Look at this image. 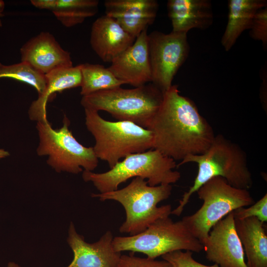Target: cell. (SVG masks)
Here are the masks:
<instances>
[{
    "label": "cell",
    "instance_id": "7402d4cb",
    "mask_svg": "<svg viewBox=\"0 0 267 267\" xmlns=\"http://www.w3.org/2000/svg\"><path fill=\"white\" fill-rule=\"evenodd\" d=\"M82 75L80 94L86 96L94 92L120 87L124 83L100 64H81Z\"/></svg>",
    "mask_w": 267,
    "mask_h": 267
},
{
    "label": "cell",
    "instance_id": "9a60e30c",
    "mask_svg": "<svg viewBox=\"0 0 267 267\" xmlns=\"http://www.w3.org/2000/svg\"><path fill=\"white\" fill-rule=\"evenodd\" d=\"M104 6L105 15L136 38L153 24L159 5L155 0H107Z\"/></svg>",
    "mask_w": 267,
    "mask_h": 267
},
{
    "label": "cell",
    "instance_id": "8fae6325",
    "mask_svg": "<svg viewBox=\"0 0 267 267\" xmlns=\"http://www.w3.org/2000/svg\"><path fill=\"white\" fill-rule=\"evenodd\" d=\"M203 246L207 259L220 267H248L232 212L212 227Z\"/></svg>",
    "mask_w": 267,
    "mask_h": 267
},
{
    "label": "cell",
    "instance_id": "30bf717a",
    "mask_svg": "<svg viewBox=\"0 0 267 267\" xmlns=\"http://www.w3.org/2000/svg\"><path fill=\"white\" fill-rule=\"evenodd\" d=\"M147 45L151 83L164 92L188 56L187 34L155 31L148 34Z\"/></svg>",
    "mask_w": 267,
    "mask_h": 267
},
{
    "label": "cell",
    "instance_id": "603a6c76",
    "mask_svg": "<svg viewBox=\"0 0 267 267\" xmlns=\"http://www.w3.org/2000/svg\"><path fill=\"white\" fill-rule=\"evenodd\" d=\"M12 78L27 83L33 87L38 95L43 91L45 84V75L42 74L25 62L4 65L0 63V78Z\"/></svg>",
    "mask_w": 267,
    "mask_h": 267
},
{
    "label": "cell",
    "instance_id": "d4e9b609",
    "mask_svg": "<svg viewBox=\"0 0 267 267\" xmlns=\"http://www.w3.org/2000/svg\"><path fill=\"white\" fill-rule=\"evenodd\" d=\"M192 253L189 251L183 252L178 250L166 254L161 257L172 267H220L216 264L212 266H207L198 262L193 258Z\"/></svg>",
    "mask_w": 267,
    "mask_h": 267
},
{
    "label": "cell",
    "instance_id": "2e32d148",
    "mask_svg": "<svg viewBox=\"0 0 267 267\" xmlns=\"http://www.w3.org/2000/svg\"><path fill=\"white\" fill-rule=\"evenodd\" d=\"M117 22L107 15L98 17L93 23L90 43L93 51L104 62L111 63L131 46L135 40Z\"/></svg>",
    "mask_w": 267,
    "mask_h": 267
},
{
    "label": "cell",
    "instance_id": "5bb4252c",
    "mask_svg": "<svg viewBox=\"0 0 267 267\" xmlns=\"http://www.w3.org/2000/svg\"><path fill=\"white\" fill-rule=\"evenodd\" d=\"M22 62L29 63L45 75L61 68L72 67L70 52L63 49L52 35L43 32L27 42L20 49Z\"/></svg>",
    "mask_w": 267,
    "mask_h": 267
},
{
    "label": "cell",
    "instance_id": "9c48e42d",
    "mask_svg": "<svg viewBox=\"0 0 267 267\" xmlns=\"http://www.w3.org/2000/svg\"><path fill=\"white\" fill-rule=\"evenodd\" d=\"M70 121L64 115L63 126L53 129L47 121L37 122L36 129L39 137L37 149L39 156H48L47 164L56 172L79 174L92 171L98 166V159L91 147L81 144L69 129Z\"/></svg>",
    "mask_w": 267,
    "mask_h": 267
},
{
    "label": "cell",
    "instance_id": "52a82bcc",
    "mask_svg": "<svg viewBox=\"0 0 267 267\" xmlns=\"http://www.w3.org/2000/svg\"><path fill=\"white\" fill-rule=\"evenodd\" d=\"M196 192L203 201L202 205L195 213L182 220L203 245L219 221L234 210L255 203L248 190L233 187L220 176L210 179Z\"/></svg>",
    "mask_w": 267,
    "mask_h": 267
},
{
    "label": "cell",
    "instance_id": "ba28073f",
    "mask_svg": "<svg viewBox=\"0 0 267 267\" xmlns=\"http://www.w3.org/2000/svg\"><path fill=\"white\" fill-rule=\"evenodd\" d=\"M112 244L117 252H139L152 259L176 251L200 253L204 250L182 219L175 222L169 217L157 220L138 234L114 237Z\"/></svg>",
    "mask_w": 267,
    "mask_h": 267
},
{
    "label": "cell",
    "instance_id": "7a4b0ae2",
    "mask_svg": "<svg viewBox=\"0 0 267 267\" xmlns=\"http://www.w3.org/2000/svg\"><path fill=\"white\" fill-rule=\"evenodd\" d=\"M187 163L197 164L198 173L193 184L183 194L178 206L173 211L175 215L180 216L191 195L215 177L223 178L229 185L237 188L249 190L253 185L245 152L222 134L215 135L204 153L187 156L177 164V168Z\"/></svg>",
    "mask_w": 267,
    "mask_h": 267
},
{
    "label": "cell",
    "instance_id": "ffe728a7",
    "mask_svg": "<svg viewBox=\"0 0 267 267\" xmlns=\"http://www.w3.org/2000/svg\"><path fill=\"white\" fill-rule=\"evenodd\" d=\"M267 4L265 0H228V20L221 39L225 51L230 50L241 34L250 29L256 12Z\"/></svg>",
    "mask_w": 267,
    "mask_h": 267
},
{
    "label": "cell",
    "instance_id": "44dd1931",
    "mask_svg": "<svg viewBox=\"0 0 267 267\" xmlns=\"http://www.w3.org/2000/svg\"><path fill=\"white\" fill-rule=\"evenodd\" d=\"M98 5L97 0H56L51 11L63 26L71 27L95 15Z\"/></svg>",
    "mask_w": 267,
    "mask_h": 267
},
{
    "label": "cell",
    "instance_id": "484cf974",
    "mask_svg": "<svg viewBox=\"0 0 267 267\" xmlns=\"http://www.w3.org/2000/svg\"><path fill=\"white\" fill-rule=\"evenodd\" d=\"M250 36L262 42L264 48L267 46V7L259 10L255 14L249 29Z\"/></svg>",
    "mask_w": 267,
    "mask_h": 267
},
{
    "label": "cell",
    "instance_id": "e0dca14e",
    "mask_svg": "<svg viewBox=\"0 0 267 267\" xmlns=\"http://www.w3.org/2000/svg\"><path fill=\"white\" fill-rule=\"evenodd\" d=\"M167 6L173 32L187 34L192 29H206L213 23L210 0H169Z\"/></svg>",
    "mask_w": 267,
    "mask_h": 267
},
{
    "label": "cell",
    "instance_id": "3957f363",
    "mask_svg": "<svg viewBox=\"0 0 267 267\" xmlns=\"http://www.w3.org/2000/svg\"><path fill=\"white\" fill-rule=\"evenodd\" d=\"M172 190L171 184L150 186L144 178L135 177L123 188L92 193L91 197L98 198L101 201L111 200L119 202L126 212V220L119 231L132 236L143 232L157 220L169 217L172 211L171 205L157 207V204L169 198Z\"/></svg>",
    "mask_w": 267,
    "mask_h": 267
},
{
    "label": "cell",
    "instance_id": "83f0119b",
    "mask_svg": "<svg viewBox=\"0 0 267 267\" xmlns=\"http://www.w3.org/2000/svg\"><path fill=\"white\" fill-rule=\"evenodd\" d=\"M56 0H32L31 3L40 9L52 11L54 8Z\"/></svg>",
    "mask_w": 267,
    "mask_h": 267
},
{
    "label": "cell",
    "instance_id": "277c9868",
    "mask_svg": "<svg viewBox=\"0 0 267 267\" xmlns=\"http://www.w3.org/2000/svg\"><path fill=\"white\" fill-rule=\"evenodd\" d=\"M176 168V161L152 149L128 155L104 173L84 170L82 177L102 193L118 189L121 183L132 178H146L148 184L152 186L175 183L181 177L179 172L174 170Z\"/></svg>",
    "mask_w": 267,
    "mask_h": 267
},
{
    "label": "cell",
    "instance_id": "4316f807",
    "mask_svg": "<svg viewBox=\"0 0 267 267\" xmlns=\"http://www.w3.org/2000/svg\"><path fill=\"white\" fill-rule=\"evenodd\" d=\"M118 267H172L167 261L142 258L134 255L121 256Z\"/></svg>",
    "mask_w": 267,
    "mask_h": 267
},
{
    "label": "cell",
    "instance_id": "f546056e",
    "mask_svg": "<svg viewBox=\"0 0 267 267\" xmlns=\"http://www.w3.org/2000/svg\"><path fill=\"white\" fill-rule=\"evenodd\" d=\"M7 267H20L18 265L16 264L14 262H9Z\"/></svg>",
    "mask_w": 267,
    "mask_h": 267
},
{
    "label": "cell",
    "instance_id": "d6986e66",
    "mask_svg": "<svg viewBox=\"0 0 267 267\" xmlns=\"http://www.w3.org/2000/svg\"><path fill=\"white\" fill-rule=\"evenodd\" d=\"M235 228L248 267H267V236L264 223L256 217L234 219Z\"/></svg>",
    "mask_w": 267,
    "mask_h": 267
},
{
    "label": "cell",
    "instance_id": "6da1fadb",
    "mask_svg": "<svg viewBox=\"0 0 267 267\" xmlns=\"http://www.w3.org/2000/svg\"><path fill=\"white\" fill-rule=\"evenodd\" d=\"M178 85L164 92L162 103L147 129L153 149L175 161L204 153L212 143L214 130L194 103L181 95Z\"/></svg>",
    "mask_w": 267,
    "mask_h": 267
},
{
    "label": "cell",
    "instance_id": "5b68a950",
    "mask_svg": "<svg viewBox=\"0 0 267 267\" xmlns=\"http://www.w3.org/2000/svg\"><path fill=\"white\" fill-rule=\"evenodd\" d=\"M85 114L86 126L95 139V155L110 169L128 155L153 149V135L148 129L131 122L107 121L94 110L85 109Z\"/></svg>",
    "mask_w": 267,
    "mask_h": 267
},
{
    "label": "cell",
    "instance_id": "ac0fdd59",
    "mask_svg": "<svg viewBox=\"0 0 267 267\" xmlns=\"http://www.w3.org/2000/svg\"><path fill=\"white\" fill-rule=\"evenodd\" d=\"M45 84L41 94L33 101L28 110L29 119L37 122L47 121L46 105L56 92L81 87V64L70 67L58 68L45 75Z\"/></svg>",
    "mask_w": 267,
    "mask_h": 267
},
{
    "label": "cell",
    "instance_id": "f1b7e54d",
    "mask_svg": "<svg viewBox=\"0 0 267 267\" xmlns=\"http://www.w3.org/2000/svg\"><path fill=\"white\" fill-rule=\"evenodd\" d=\"M10 154L8 151L3 149H0V159L7 157Z\"/></svg>",
    "mask_w": 267,
    "mask_h": 267
},
{
    "label": "cell",
    "instance_id": "8992f818",
    "mask_svg": "<svg viewBox=\"0 0 267 267\" xmlns=\"http://www.w3.org/2000/svg\"><path fill=\"white\" fill-rule=\"evenodd\" d=\"M164 92L152 83L133 89L120 87L83 96L86 109L104 111L120 121H128L147 129L158 111Z\"/></svg>",
    "mask_w": 267,
    "mask_h": 267
},
{
    "label": "cell",
    "instance_id": "7c38bea8",
    "mask_svg": "<svg viewBox=\"0 0 267 267\" xmlns=\"http://www.w3.org/2000/svg\"><path fill=\"white\" fill-rule=\"evenodd\" d=\"M147 36L145 29L136 38L131 46L112 61L108 68L124 84L136 88L151 82Z\"/></svg>",
    "mask_w": 267,
    "mask_h": 267
},
{
    "label": "cell",
    "instance_id": "cb8c5ba5",
    "mask_svg": "<svg viewBox=\"0 0 267 267\" xmlns=\"http://www.w3.org/2000/svg\"><path fill=\"white\" fill-rule=\"evenodd\" d=\"M234 219L256 217L263 222L267 221V194L249 208L241 207L232 212Z\"/></svg>",
    "mask_w": 267,
    "mask_h": 267
},
{
    "label": "cell",
    "instance_id": "4fadbf2b",
    "mask_svg": "<svg viewBox=\"0 0 267 267\" xmlns=\"http://www.w3.org/2000/svg\"><path fill=\"white\" fill-rule=\"evenodd\" d=\"M113 238L112 232L107 231L97 242L88 243L77 233L71 222L67 242L74 257L67 267H118L121 254L113 248Z\"/></svg>",
    "mask_w": 267,
    "mask_h": 267
}]
</instances>
